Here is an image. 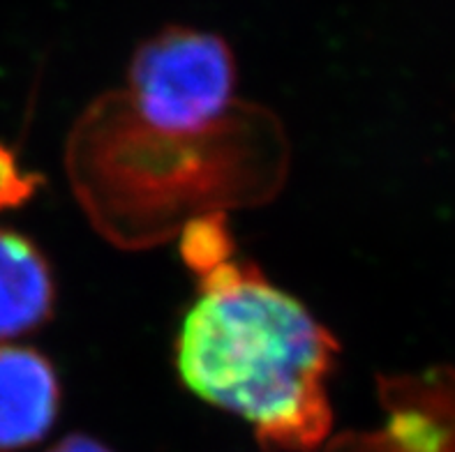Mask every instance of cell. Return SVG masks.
I'll return each instance as SVG.
<instances>
[{"mask_svg":"<svg viewBox=\"0 0 455 452\" xmlns=\"http://www.w3.org/2000/svg\"><path fill=\"white\" fill-rule=\"evenodd\" d=\"M335 355L338 342L306 305L231 258L199 273L176 342L188 390L289 452L312 450L329 432Z\"/></svg>","mask_w":455,"mask_h":452,"instance_id":"obj_1","label":"cell"},{"mask_svg":"<svg viewBox=\"0 0 455 452\" xmlns=\"http://www.w3.org/2000/svg\"><path fill=\"white\" fill-rule=\"evenodd\" d=\"M130 111L153 137L199 141L229 118L236 60L220 35L172 26L139 44L130 60Z\"/></svg>","mask_w":455,"mask_h":452,"instance_id":"obj_2","label":"cell"},{"mask_svg":"<svg viewBox=\"0 0 455 452\" xmlns=\"http://www.w3.org/2000/svg\"><path fill=\"white\" fill-rule=\"evenodd\" d=\"M60 407L56 369L40 351L0 344V452L33 446L53 427Z\"/></svg>","mask_w":455,"mask_h":452,"instance_id":"obj_3","label":"cell"},{"mask_svg":"<svg viewBox=\"0 0 455 452\" xmlns=\"http://www.w3.org/2000/svg\"><path fill=\"white\" fill-rule=\"evenodd\" d=\"M53 303L56 284L44 254L26 235L0 229V342L40 328Z\"/></svg>","mask_w":455,"mask_h":452,"instance_id":"obj_4","label":"cell"},{"mask_svg":"<svg viewBox=\"0 0 455 452\" xmlns=\"http://www.w3.org/2000/svg\"><path fill=\"white\" fill-rule=\"evenodd\" d=\"M229 252V235L218 218H204L185 229L183 257L196 273H204L211 266L227 261Z\"/></svg>","mask_w":455,"mask_h":452,"instance_id":"obj_5","label":"cell"},{"mask_svg":"<svg viewBox=\"0 0 455 452\" xmlns=\"http://www.w3.org/2000/svg\"><path fill=\"white\" fill-rule=\"evenodd\" d=\"M35 185L37 178L23 171L14 153L0 146V210L21 206L33 196Z\"/></svg>","mask_w":455,"mask_h":452,"instance_id":"obj_6","label":"cell"},{"mask_svg":"<svg viewBox=\"0 0 455 452\" xmlns=\"http://www.w3.org/2000/svg\"><path fill=\"white\" fill-rule=\"evenodd\" d=\"M49 452H111L109 448L84 434H72L63 441H58Z\"/></svg>","mask_w":455,"mask_h":452,"instance_id":"obj_7","label":"cell"}]
</instances>
